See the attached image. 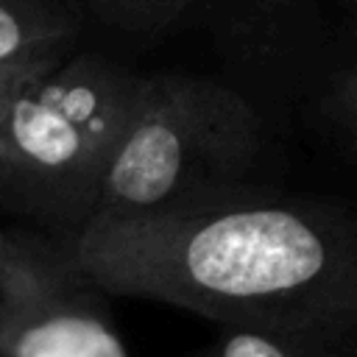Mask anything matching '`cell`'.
I'll return each mask as SVG.
<instances>
[{"mask_svg":"<svg viewBox=\"0 0 357 357\" xmlns=\"http://www.w3.org/2000/svg\"><path fill=\"white\" fill-rule=\"evenodd\" d=\"M112 293L212 324L357 326V201L276 187L67 237Z\"/></svg>","mask_w":357,"mask_h":357,"instance_id":"1","label":"cell"},{"mask_svg":"<svg viewBox=\"0 0 357 357\" xmlns=\"http://www.w3.org/2000/svg\"><path fill=\"white\" fill-rule=\"evenodd\" d=\"M6 257H8V234H3V231H0V276H3Z\"/></svg>","mask_w":357,"mask_h":357,"instance_id":"12","label":"cell"},{"mask_svg":"<svg viewBox=\"0 0 357 357\" xmlns=\"http://www.w3.org/2000/svg\"><path fill=\"white\" fill-rule=\"evenodd\" d=\"M78 17L61 0H0V70H39L70 56Z\"/></svg>","mask_w":357,"mask_h":357,"instance_id":"6","label":"cell"},{"mask_svg":"<svg viewBox=\"0 0 357 357\" xmlns=\"http://www.w3.org/2000/svg\"><path fill=\"white\" fill-rule=\"evenodd\" d=\"M324 131L351 156H357V56L343 61L307 103Z\"/></svg>","mask_w":357,"mask_h":357,"instance_id":"8","label":"cell"},{"mask_svg":"<svg viewBox=\"0 0 357 357\" xmlns=\"http://www.w3.org/2000/svg\"><path fill=\"white\" fill-rule=\"evenodd\" d=\"M92 14L120 33L153 36L184 20L187 0H86Z\"/></svg>","mask_w":357,"mask_h":357,"instance_id":"9","label":"cell"},{"mask_svg":"<svg viewBox=\"0 0 357 357\" xmlns=\"http://www.w3.org/2000/svg\"><path fill=\"white\" fill-rule=\"evenodd\" d=\"M195 357H357V326L215 324Z\"/></svg>","mask_w":357,"mask_h":357,"instance_id":"7","label":"cell"},{"mask_svg":"<svg viewBox=\"0 0 357 357\" xmlns=\"http://www.w3.org/2000/svg\"><path fill=\"white\" fill-rule=\"evenodd\" d=\"M142 84L100 53L22 81L0 106V212L64 237L89 226Z\"/></svg>","mask_w":357,"mask_h":357,"instance_id":"2","label":"cell"},{"mask_svg":"<svg viewBox=\"0 0 357 357\" xmlns=\"http://www.w3.org/2000/svg\"><path fill=\"white\" fill-rule=\"evenodd\" d=\"M53 67V64H50ZM42 70H47V67H39V70H0V106L6 103V98L22 84V81H28L31 75H36V73H42Z\"/></svg>","mask_w":357,"mask_h":357,"instance_id":"11","label":"cell"},{"mask_svg":"<svg viewBox=\"0 0 357 357\" xmlns=\"http://www.w3.org/2000/svg\"><path fill=\"white\" fill-rule=\"evenodd\" d=\"M109 296L64 234L11 231L0 276V357H131Z\"/></svg>","mask_w":357,"mask_h":357,"instance_id":"4","label":"cell"},{"mask_svg":"<svg viewBox=\"0 0 357 357\" xmlns=\"http://www.w3.org/2000/svg\"><path fill=\"white\" fill-rule=\"evenodd\" d=\"M184 20L201 25L237 89L254 103H310L351 59V45L326 17L324 0H187Z\"/></svg>","mask_w":357,"mask_h":357,"instance_id":"5","label":"cell"},{"mask_svg":"<svg viewBox=\"0 0 357 357\" xmlns=\"http://www.w3.org/2000/svg\"><path fill=\"white\" fill-rule=\"evenodd\" d=\"M265 151L262 109L234 84L148 73L89 223L187 212L271 190Z\"/></svg>","mask_w":357,"mask_h":357,"instance_id":"3","label":"cell"},{"mask_svg":"<svg viewBox=\"0 0 357 357\" xmlns=\"http://www.w3.org/2000/svg\"><path fill=\"white\" fill-rule=\"evenodd\" d=\"M343 17V31L351 45V56H357V0H329Z\"/></svg>","mask_w":357,"mask_h":357,"instance_id":"10","label":"cell"}]
</instances>
